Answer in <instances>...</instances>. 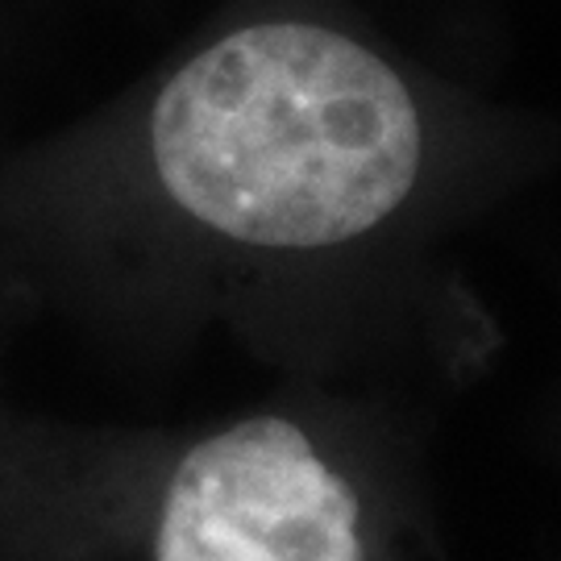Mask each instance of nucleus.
Instances as JSON below:
<instances>
[{"instance_id":"f257e3e1","label":"nucleus","mask_w":561,"mask_h":561,"mask_svg":"<svg viewBox=\"0 0 561 561\" xmlns=\"http://www.w3.org/2000/svg\"><path fill=\"white\" fill-rule=\"evenodd\" d=\"M558 146L396 50L337 0L241 21L141 121L167 213L321 341L424 300L449 229Z\"/></svg>"},{"instance_id":"f03ea898","label":"nucleus","mask_w":561,"mask_h":561,"mask_svg":"<svg viewBox=\"0 0 561 561\" xmlns=\"http://www.w3.org/2000/svg\"><path fill=\"white\" fill-rule=\"evenodd\" d=\"M129 507L141 561H449L400 421L324 387L175 445Z\"/></svg>"}]
</instances>
